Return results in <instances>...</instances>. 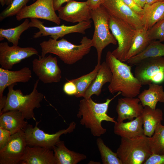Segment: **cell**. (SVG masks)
<instances>
[{
    "instance_id": "7c38bea8",
    "label": "cell",
    "mask_w": 164,
    "mask_h": 164,
    "mask_svg": "<svg viewBox=\"0 0 164 164\" xmlns=\"http://www.w3.org/2000/svg\"><path fill=\"white\" fill-rule=\"evenodd\" d=\"M32 61L33 72L44 84L58 83L62 78L61 71L56 57L51 55L43 57L39 56Z\"/></svg>"
},
{
    "instance_id": "1f68e13d",
    "label": "cell",
    "mask_w": 164,
    "mask_h": 164,
    "mask_svg": "<svg viewBox=\"0 0 164 164\" xmlns=\"http://www.w3.org/2000/svg\"><path fill=\"white\" fill-rule=\"evenodd\" d=\"M96 144L103 164H122L116 152H114L106 146L101 138H97Z\"/></svg>"
},
{
    "instance_id": "8992f818",
    "label": "cell",
    "mask_w": 164,
    "mask_h": 164,
    "mask_svg": "<svg viewBox=\"0 0 164 164\" xmlns=\"http://www.w3.org/2000/svg\"><path fill=\"white\" fill-rule=\"evenodd\" d=\"M148 137L143 135L132 138H121L116 153L122 164H144L152 154Z\"/></svg>"
},
{
    "instance_id": "6da1fadb",
    "label": "cell",
    "mask_w": 164,
    "mask_h": 164,
    "mask_svg": "<svg viewBox=\"0 0 164 164\" xmlns=\"http://www.w3.org/2000/svg\"><path fill=\"white\" fill-rule=\"evenodd\" d=\"M105 61L112 73L108 86L109 92L113 94L120 92L125 97L138 96L142 85L132 74L131 67L116 58L110 51L106 53Z\"/></svg>"
},
{
    "instance_id": "74e56055",
    "label": "cell",
    "mask_w": 164,
    "mask_h": 164,
    "mask_svg": "<svg viewBox=\"0 0 164 164\" xmlns=\"http://www.w3.org/2000/svg\"><path fill=\"white\" fill-rule=\"evenodd\" d=\"M130 8L140 16L143 12V9L139 6L134 0H122Z\"/></svg>"
},
{
    "instance_id": "ee69618b",
    "label": "cell",
    "mask_w": 164,
    "mask_h": 164,
    "mask_svg": "<svg viewBox=\"0 0 164 164\" xmlns=\"http://www.w3.org/2000/svg\"><path fill=\"white\" fill-rule=\"evenodd\" d=\"M12 1L13 0H5V4L9 5L11 3Z\"/></svg>"
},
{
    "instance_id": "4dcf8cb0",
    "label": "cell",
    "mask_w": 164,
    "mask_h": 164,
    "mask_svg": "<svg viewBox=\"0 0 164 164\" xmlns=\"http://www.w3.org/2000/svg\"><path fill=\"white\" fill-rule=\"evenodd\" d=\"M101 63H97L91 72L71 80L75 84L77 92L74 95L77 97H84L85 92L94 79L100 68Z\"/></svg>"
},
{
    "instance_id": "d6a6232c",
    "label": "cell",
    "mask_w": 164,
    "mask_h": 164,
    "mask_svg": "<svg viewBox=\"0 0 164 164\" xmlns=\"http://www.w3.org/2000/svg\"><path fill=\"white\" fill-rule=\"evenodd\" d=\"M30 0H13L11 3L0 14V21L16 15Z\"/></svg>"
},
{
    "instance_id": "9c48e42d",
    "label": "cell",
    "mask_w": 164,
    "mask_h": 164,
    "mask_svg": "<svg viewBox=\"0 0 164 164\" xmlns=\"http://www.w3.org/2000/svg\"><path fill=\"white\" fill-rule=\"evenodd\" d=\"M135 66L134 75L142 85L164 81L163 56L145 59Z\"/></svg>"
},
{
    "instance_id": "cb8c5ba5",
    "label": "cell",
    "mask_w": 164,
    "mask_h": 164,
    "mask_svg": "<svg viewBox=\"0 0 164 164\" xmlns=\"http://www.w3.org/2000/svg\"><path fill=\"white\" fill-rule=\"evenodd\" d=\"M56 164H77L87 159L86 155L69 149L64 142L60 140L53 147Z\"/></svg>"
},
{
    "instance_id": "3957f363",
    "label": "cell",
    "mask_w": 164,
    "mask_h": 164,
    "mask_svg": "<svg viewBox=\"0 0 164 164\" xmlns=\"http://www.w3.org/2000/svg\"><path fill=\"white\" fill-rule=\"evenodd\" d=\"M41 56L48 53L57 56L66 64H73L81 60L90 52L92 46L91 39L87 36L83 37L78 45L74 44L63 38L58 40L51 38L40 44Z\"/></svg>"
},
{
    "instance_id": "f35d334b",
    "label": "cell",
    "mask_w": 164,
    "mask_h": 164,
    "mask_svg": "<svg viewBox=\"0 0 164 164\" xmlns=\"http://www.w3.org/2000/svg\"><path fill=\"white\" fill-rule=\"evenodd\" d=\"M104 0H87L86 2L91 9L97 8L101 5Z\"/></svg>"
},
{
    "instance_id": "ffe728a7",
    "label": "cell",
    "mask_w": 164,
    "mask_h": 164,
    "mask_svg": "<svg viewBox=\"0 0 164 164\" xmlns=\"http://www.w3.org/2000/svg\"><path fill=\"white\" fill-rule=\"evenodd\" d=\"M114 124V132L121 138H132L144 135L141 115L127 122L117 121Z\"/></svg>"
},
{
    "instance_id": "9a60e30c",
    "label": "cell",
    "mask_w": 164,
    "mask_h": 164,
    "mask_svg": "<svg viewBox=\"0 0 164 164\" xmlns=\"http://www.w3.org/2000/svg\"><path fill=\"white\" fill-rule=\"evenodd\" d=\"M102 5L110 15L123 21L135 29L143 27L140 16L122 0H104Z\"/></svg>"
},
{
    "instance_id": "30bf717a",
    "label": "cell",
    "mask_w": 164,
    "mask_h": 164,
    "mask_svg": "<svg viewBox=\"0 0 164 164\" xmlns=\"http://www.w3.org/2000/svg\"><path fill=\"white\" fill-rule=\"evenodd\" d=\"M92 21L91 20L78 23L70 26H67L63 24L53 27H48L45 26L43 22L38 19H30L29 22L30 27H34L38 28L39 31L34 33L32 36L34 38L39 37L50 36V37L56 40L59 38L63 37L66 35L73 33H78L85 34L86 30L91 26Z\"/></svg>"
},
{
    "instance_id": "8fae6325",
    "label": "cell",
    "mask_w": 164,
    "mask_h": 164,
    "mask_svg": "<svg viewBox=\"0 0 164 164\" xmlns=\"http://www.w3.org/2000/svg\"><path fill=\"white\" fill-rule=\"evenodd\" d=\"M54 0H36L34 3L24 7L16 15L19 21L27 18L39 19L60 24V19L55 12Z\"/></svg>"
},
{
    "instance_id": "ab89813d",
    "label": "cell",
    "mask_w": 164,
    "mask_h": 164,
    "mask_svg": "<svg viewBox=\"0 0 164 164\" xmlns=\"http://www.w3.org/2000/svg\"><path fill=\"white\" fill-rule=\"evenodd\" d=\"M71 0H54L53 4L55 11H58L65 2H67Z\"/></svg>"
},
{
    "instance_id": "b9f144b4",
    "label": "cell",
    "mask_w": 164,
    "mask_h": 164,
    "mask_svg": "<svg viewBox=\"0 0 164 164\" xmlns=\"http://www.w3.org/2000/svg\"><path fill=\"white\" fill-rule=\"evenodd\" d=\"M134 1L139 6L142 8L146 4L145 0H134Z\"/></svg>"
},
{
    "instance_id": "f6af8a7d",
    "label": "cell",
    "mask_w": 164,
    "mask_h": 164,
    "mask_svg": "<svg viewBox=\"0 0 164 164\" xmlns=\"http://www.w3.org/2000/svg\"><path fill=\"white\" fill-rule=\"evenodd\" d=\"M0 2L1 5L3 6L5 4V0H0Z\"/></svg>"
},
{
    "instance_id": "bcb514c9",
    "label": "cell",
    "mask_w": 164,
    "mask_h": 164,
    "mask_svg": "<svg viewBox=\"0 0 164 164\" xmlns=\"http://www.w3.org/2000/svg\"><path fill=\"white\" fill-rule=\"evenodd\" d=\"M157 1H164V0H157Z\"/></svg>"
},
{
    "instance_id": "603a6c76",
    "label": "cell",
    "mask_w": 164,
    "mask_h": 164,
    "mask_svg": "<svg viewBox=\"0 0 164 164\" xmlns=\"http://www.w3.org/2000/svg\"><path fill=\"white\" fill-rule=\"evenodd\" d=\"M143 9L141 18L143 27L148 30L164 19V1H157L151 4H146Z\"/></svg>"
},
{
    "instance_id": "7dc6e473",
    "label": "cell",
    "mask_w": 164,
    "mask_h": 164,
    "mask_svg": "<svg viewBox=\"0 0 164 164\" xmlns=\"http://www.w3.org/2000/svg\"><path fill=\"white\" fill-rule=\"evenodd\" d=\"M33 1H35V0H32Z\"/></svg>"
},
{
    "instance_id": "c3c4849f",
    "label": "cell",
    "mask_w": 164,
    "mask_h": 164,
    "mask_svg": "<svg viewBox=\"0 0 164 164\" xmlns=\"http://www.w3.org/2000/svg\"><path fill=\"white\" fill-rule=\"evenodd\" d=\"M163 43H164V41H163Z\"/></svg>"
},
{
    "instance_id": "277c9868",
    "label": "cell",
    "mask_w": 164,
    "mask_h": 164,
    "mask_svg": "<svg viewBox=\"0 0 164 164\" xmlns=\"http://www.w3.org/2000/svg\"><path fill=\"white\" fill-rule=\"evenodd\" d=\"M39 80L38 79L36 81L32 92L25 95L20 89H14L17 83L9 86L5 105L0 114L9 111L16 110L22 113L25 119L36 121L33 110L41 107L40 103L44 97L43 94L37 89Z\"/></svg>"
},
{
    "instance_id": "484cf974",
    "label": "cell",
    "mask_w": 164,
    "mask_h": 164,
    "mask_svg": "<svg viewBox=\"0 0 164 164\" xmlns=\"http://www.w3.org/2000/svg\"><path fill=\"white\" fill-rule=\"evenodd\" d=\"M144 135L150 137L153 134L158 125L163 120V113L160 108L153 109L147 106L144 107L142 114Z\"/></svg>"
},
{
    "instance_id": "f1b7e54d",
    "label": "cell",
    "mask_w": 164,
    "mask_h": 164,
    "mask_svg": "<svg viewBox=\"0 0 164 164\" xmlns=\"http://www.w3.org/2000/svg\"><path fill=\"white\" fill-rule=\"evenodd\" d=\"M29 22L28 19H26L22 24L15 27L8 29L0 28V41L5 38L13 45L18 46L22 33L30 27Z\"/></svg>"
},
{
    "instance_id": "836d02e7",
    "label": "cell",
    "mask_w": 164,
    "mask_h": 164,
    "mask_svg": "<svg viewBox=\"0 0 164 164\" xmlns=\"http://www.w3.org/2000/svg\"><path fill=\"white\" fill-rule=\"evenodd\" d=\"M149 38L151 41H164V19L158 22L148 30Z\"/></svg>"
},
{
    "instance_id": "d4e9b609",
    "label": "cell",
    "mask_w": 164,
    "mask_h": 164,
    "mask_svg": "<svg viewBox=\"0 0 164 164\" xmlns=\"http://www.w3.org/2000/svg\"><path fill=\"white\" fill-rule=\"evenodd\" d=\"M147 89H145L138 96L143 107L147 106L152 109H156L158 102L164 103V91L163 86L152 83Z\"/></svg>"
},
{
    "instance_id": "7bdbcfd3",
    "label": "cell",
    "mask_w": 164,
    "mask_h": 164,
    "mask_svg": "<svg viewBox=\"0 0 164 164\" xmlns=\"http://www.w3.org/2000/svg\"><path fill=\"white\" fill-rule=\"evenodd\" d=\"M146 4H152L158 1L157 0H145Z\"/></svg>"
},
{
    "instance_id": "7402d4cb",
    "label": "cell",
    "mask_w": 164,
    "mask_h": 164,
    "mask_svg": "<svg viewBox=\"0 0 164 164\" xmlns=\"http://www.w3.org/2000/svg\"><path fill=\"white\" fill-rule=\"evenodd\" d=\"M22 113L12 110L0 114V127L9 131L12 135L23 129L28 124Z\"/></svg>"
},
{
    "instance_id": "d6986e66",
    "label": "cell",
    "mask_w": 164,
    "mask_h": 164,
    "mask_svg": "<svg viewBox=\"0 0 164 164\" xmlns=\"http://www.w3.org/2000/svg\"><path fill=\"white\" fill-rule=\"evenodd\" d=\"M32 77V72L27 67L17 71H11L0 68V98L3 96L5 88L18 82H28Z\"/></svg>"
},
{
    "instance_id": "4fadbf2b",
    "label": "cell",
    "mask_w": 164,
    "mask_h": 164,
    "mask_svg": "<svg viewBox=\"0 0 164 164\" xmlns=\"http://www.w3.org/2000/svg\"><path fill=\"white\" fill-rule=\"evenodd\" d=\"M27 146L23 129L12 135L6 145L0 150V164H20Z\"/></svg>"
},
{
    "instance_id": "83f0119b",
    "label": "cell",
    "mask_w": 164,
    "mask_h": 164,
    "mask_svg": "<svg viewBox=\"0 0 164 164\" xmlns=\"http://www.w3.org/2000/svg\"><path fill=\"white\" fill-rule=\"evenodd\" d=\"M148 30L144 27L136 30L132 45L126 56L125 62L143 51L151 41L149 38Z\"/></svg>"
},
{
    "instance_id": "ac0fdd59",
    "label": "cell",
    "mask_w": 164,
    "mask_h": 164,
    "mask_svg": "<svg viewBox=\"0 0 164 164\" xmlns=\"http://www.w3.org/2000/svg\"><path fill=\"white\" fill-rule=\"evenodd\" d=\"M20 164H56V162L53 149L27 145Z\"/></svg>"
},
{
    "instance_id": "44dd1931",
    "label": "cell",
    "mask_w": 164,
    "mask_h": 164,
    "mask_svg": "<svg viewBox=\"0 0 164 164\" xmlns=\"http://www.w3.org/2000/svg\"><path fill=\"white\" fill-rule=\"evenodd\" d=\"M112 73L106 61L101 63L97 74L92 82L86 91L84 98L89 99L93 95L99 96L101 92L103 86L111 81Z\"/></svg>"
},
{
    "instance_id": "5bb4252c",
    "label": "cell",
    "mask_w": 164,
    "mask_h": 164,
    "mask_svg": "<svg viewBox=\"0 0 164 164\" xmlns=\"http://www.w3.org/2000/svg\"><path fill=\"white\" fill-rule=\"evenodd\" d=\"M34 55H39L38 51L33 47L10 46L7 42L0 43V64L4 69L10 70L15 65Z\"/></svg>"
},
{
    "instance_id": "ba28073f",
    "label": "cell",
    "mask_w": 164,
    "mask_h": 164,
    "mask_svg": "<svg viewBox=\"0 0 164 164\" xmlns=\"http://www.w3.org/2000/svg\"><path fill=\"white\" fill-rule=\"evenodd\" d=\"M39 122L36 121L34 127L28 124L23 129L27 145L31 146H40L53 149V147L60 140V137L63 134L72 132L76 126V123L71 122L65 129L59 130L56 133L49 134L39 129L38 125Z\"/></svg>"
},
{
    "instance_id": "5b68a950",
    "label": "cell",
    "mask_w": 164,
    "mask_h": 164,
    "mask_svg": "<svg viewBox=\"0 0 164 164\" xmlns=\"http://www.w3.org/2000/svg\"><path fill=\"white\" fill-rule=\"evenodd\" d=\"M110 15L102 5L91 10V19L94 25L92 44L97 51V63H101L102 51L107 46L111 44L116 45L117 43L110 31Z\"/></svg>"
},
{
    "instance_id": "60d3db41",
    "label": "cell",
    "mask_w": 164,
    "mask_h": 164,
    "mask_svg": "<svg viewBox=\"0 0 164 164\" xmlns=\"http://www.w3.org/2000/svg\"><path fill=\"white\" fill-rule=\"evenodd\" d=\"M6 98V96H4L1 98H0V113L5 107Z\"/></svg>"
},
{
    "instance_id": "52a82bcc",
    "label": "cell",
    "mask_w": 164,
    "mask_h": 164,
    "mask_svg": "<svg viewBox=\"0 0 164 164\" xmlns=\"http://www.w3.org/2000/svg\"><path fill=\"white\" fill-rule=\"evenodd\" d=\"M109 23L110 30L118 44L112 53L116 58L125 62L136 30L123 21L111 15Z\"/></svg>"
},
{
    "instance_id": "2e32d148",
    "label": "cell",
    "mask_w": 164,
    "mask_h": 164,
    "mask_svg": "<svg viewBox=\"0 0 164 164\" xmlns=\"http://www.w3.org/2000/svg\"><path fill=\"white\" fill-rule=\"evenodd\" d=\"M57 11L60 19L73 23L89 21L91 18V9L86 1L71 0Z\"/></svg>"
},
{
    "instance_id": "d590c367",
    "label": "cell",
    "mask_w": 164,
    "mask_h": 164,
    "mask_svg": "<svg viewBox=\"0 0 164 164\" xmlns=\"http://www.w3.org/2000/svg\"><path fill=\"white\" fill-rule=\"evenodd\" d=\"M63 90L66 94L70 96L75 95L77 92L76 86L71 80H68L64 84Z\"/></svg>"
},
{
    "instance_id": "f546056e",
    "label": "cell",
    "mask_w": 164,
    "mask_h": 164,
    "mask_svg": "<svg viewBox=\"0 0 164 164\" xmlns=\"http://www.w3.org/2000/svg\"><path fill=\"white\" fill-rule=\"evenodd\" d=\"M148 140L152 154H164V125L161 123L158 125L152 135L148 137Z\"/></svg>"
},
{
    "instance_id": "7a4b0ae2",
    "label": "cell",
    "mask_w": 164,
    "mask_h": 164,
    "mask_svg": "<svg viewBox=\"0 0 164 164\" xmlns=\"http://www.w3.org/2000/svg\"><path fill=\"white\" fill-rule=\"evenodd\" d=\"M120 94L121 93L118 92L113 97L102 103L95 102L91 97L80 100L77 114V117L81 118L80 124L90 129L94 136L99 137L105 134L106 129L102 127L101 123L103 121L114 123L117 122L114 118L108 115L107 112L111 102Z\"/></svg>"
},
{
    "instance_id": "e0dca14e",
    "label": "cell",
    "mask_w": 164,
    "mask_h": 164,
    "mask_svg": "<svg viewBox=\"0 0 164 164\" xmlns=\"http://www.w3.org/2000/svg\"><path fill=\"white\" fill-rule=\"evenodd\" d=\"M139 98L125 97L118 99L116 107L117 121L132 120L142 115L144 107Z\"/></svg>"
},
{
    "instance_id": "4316f807",
    "label": "cell",
    "mask_w": 164,
    "mask_h": 164,
    "mask_svg": "<svg viewBox=\"0 0 164 164\" xmlns=\"http://www.w3.org/2000/svg\"><path fill=\"white\" fill-rule=\"evenodd\" d=\"M163 56L164 43L158 40H153L143 51L130 58L126 62L130 65H136L145 59Z\"/></svg>"
},
{
    "instance_id": "8d00e7d4",
    "label": "cell",
    "mask_w": 164,
    "mask_h": 164,
    "mask_svg": "<svg viewBox=\"0 0 164 164\" xmlns=\"http://www.w3.org/2000/svg\"><path fill=\"white\" fill-rule=\"evenodd\" d=\"M144 164H164V154H152Z\"/></svg>"
},
{
    "instance_id": "e575fe53",
    "label": "cell",
    "mask_w": 164,
    "mask_h": 164,
    "mask_svg": "<svg viewBox=\"0 0 164 164\" xmlns=\"http://www.w3.org/2000/svg\"><path fill=\"white\" fill-rule=\"evenodd\" d=\"M11 135L9 131L0 127V150L6 145Z\"/></svg>"
}]
</instances>
